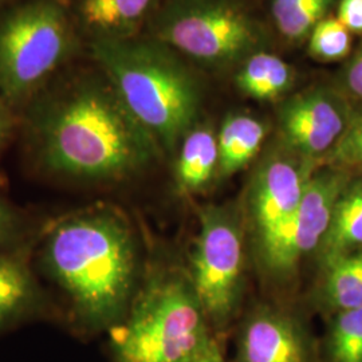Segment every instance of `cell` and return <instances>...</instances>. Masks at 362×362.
I'll return each mask as SVG.
<instances>
[{"label": "cell", "instance_id": "cell-17", "mask_svg": "<svg viewBox=\"0 0 362 362\" xmlns=\"http://www.w3.org/2000/svg\"><path fill=\"white\" fill-rule=\"evenodd\" d=\"M320 305L332 313L362 308V247L345 254L322 270Z\"/></svg>", "mask_w": 362, "mask_h": 362}, {"label": "cell", "instance_id": "cell-15", "mask_svg": "<svg viewBox=\"0 0 362 362\" xmlns=\"http://www.w3.org/2000/svg\"><path fill=\"white\" fill-rule=\"evenodd\" d=\"M156 0H81L79 15L95 38H132Z\"/></svg>", "mask_w": 362, "mask_h": 362}, {"label": "cell", "instance_id": "cell-14", "mask_svg": "<svg viewBox=\"0 0 362 362\" xmlns=\"http://www.w3.org/2000/svg\"><path fill=\"white\" fill-rule=\"evenodd\" d=\"M362 247V176H353L337 200L329 230L318 251L322 270L337 258Z\"/></svg>", "mask_w": 362, "mask_h": 362}, {"label": "cell", "instance_id": "cell-13", "mask_svg": "<svg viewBox=\"0 0 362 362\" xmlns=\"http://www.w3.org/2000/svg\"><path fill=\"white\" fill-rule=\"evenodd\" d=\"M219 169L218 134L209 127H196L182 139L175 165V185L181 196L207 191Z\"/></svg>", "mask_w": 362, "mask_h": 362}, {"label": "cell", "instance_id": "cell-24", "mask_svg": "<svg viewBox=\"0 0 362 362\" xmlns=\"http://www.w3.org/2000/svg\"><path fill=\"white\" fill-rule=\"evenodd\" d=\"M342 82L345 90L358 101H362V46L357 54L351 58L349 65L346 66Z\"/></svg>", "mask_w": 362, "mask_h": 362}, {"label": "cell", "instance_id": "cell-6", "mask_svg": "<svg viewBox=\"0 0 362 362\" xmlns=\"http://www.w3.org/2000/svg\"><path fill=\"white\" fill-rule=\"evenodd\" d=\"M199 220L188 272L212 330L224 332L236 320L245 293L246 223L233 204H209Z\"/></svg>", "mask_w": 362, "mask_h": 362}, {"label": "cell", "instance_id": "cell-8", "mask_svg": "<svg viewBox=\"0 0 362 362\" xmlns=\"http://www.w3.org/2000/svg\"><path fill=\"white\" fill-rule=\"evenodd\" d=\"M320 167L279 143L262 158L246 194L245 223L259 259L296 212L308 181Z\"/></svg>", "mask_w": 362, "mask_h": 362}, {"label": "cell", "instance_id": "cell-22", "mask_svg": "<svg viewBox=\"0 0 362 362\" xmlns=\"http://www.w3.org/2000/svg\"><path fill=\"white\" fill-rule=\"evenodd\" d=\"M321 165L341 169L351 176H362V113H353L349 125Z\"/></svg>", "mask_w": 362, "mask_h": 362}, {"label": "cell", "instance_id": "cell-5", "mask_svg": "<svg viewBox=\"0 0 362 362\" xmlns=\"http://www.w3.org/2000/svg\"><path fill=\"white\" fill-rule=\"evenodd\" d=\"M77 39L65 6L33 0L0 21V98L11 106L34 98L76 50Z\"/></svg>", "mask_w": 362, "mask_h": 362}, {"label": "cell", "instance_id": "cell-1", "mask_svg": "<svg viewBox=\"0 0 362 362\" xmlns=\"http://www.w3.org/2000/svg\"><path fill=\"white\" fill-rule=\"evenodd\" d=\"M26 125L39 168L73 182L129 180L163 152L106 77L79 76L38 93Z\"/></svg>", "mask_w": 362, "mask_h": 362}, {"label": "cell", "instance_id": "cell-2", "mask_svg": "<svg viewBox=\"0 0 362 362\" xmlns=\"http://www.w3.org/2000/svg\"><path fill=\"white\" fill-rule=\"evenodd\" d=\"M38 262L65 300L69 324L83 336L109 333L121 322L145 270L133 226L109 204L50 223L39 238Z\"/></svg>", "mask_w": 362, "mask_h": 362}, {"label": "cell", "instance_id": "cell-9", "mask_svg": "<svg viewBox=\"0 0 362 362\" xmlns=\"http://www.w3.org/2000/svg\"><path fill=\"white\" fill-rule=\"evenodd\" d=\"M353 176L341 169L320 165L314 170L293 216L259 259L276 279L296 274L300 262L315 255L329 230L337 200Z\"/></svg>", "mask_w": 362, "mask_h": 362}, {"label": "cell", "instance_id": "cell-25", "mask_svg": "<svg viewBox=\"0 0 362 362\" xmlns=\"http://www.w3.org/2000/svg\"><path fill=\"white\" fill-rule=\"evenodd\" d=\"M337 19L350 33L362 34V0H341Z\"/></svg>", "mask_w": 362, "mask_h": 362}, {"label": "cell", "instance_id": "cell-23", "mask_svg": "<svg viewBox=\"0 0 362 362\" xmlns=\"http://www.w3.org/2000/svg\"><path fill=\"white\" fill-rule=\"evenodd\" d=\"M26 216L0 188V252L30 245Z\"/></svg>", "mask_w": 362, "mask_h": 362}, {"label": "cell", "instance_id": "cell-26", "mask_svg": "<svg viewBox=\"0 0 362 362\" xmlns=\"http://www.w3.org/2000/svg\"><path fill=\"white\" fill-rule=\"evenodd\" d=\"M15 115H13V106L0 98V152L4 148L7 140L10 139V134L15 128Z\"/></svg>", "mask_w": 362, "mask_h": 362}, {"label": "cell", "instance_id": "cell-12", "mask_svg": "<svg viewBox=\"0 0 362 362\" xmlns=\"http://www.w3.org/2000/svg\"><path fill=\"white\" fill-rule=\"evenodd\" d=\"M33 243L0 252V334L52 313L31 267Z\"/></svg>", "mask_w": 362, "mask_h": 362}, {"label": "cell", "instance_id": "cell-16", "mask_svg": "<svg viewBox=\"0 0 362 362\" xmlns=\"http://www.w3.org/2000/svg\"><path fill=\"white\" fill-rule=\"evenodd\" d=\"M267 127L255 117L235 113L224 118L218 133V176L227 179L246 168L264 143Z\"/></svg>", "mask_w": 362, "mask_h": 362}, {"label": "cell", "instance_id": "cell-18", "mask_svg": "<svg viewBox=\"0 0 362 362\" xmlns=\"http://www.w3.org/2000/svg\"><path fill=\"white\" fill-rule=\"evenodd\" d=\"M294 69L272 54L250 55L236 76V86L257 101H274L291 89Z\"/></svg>", "mask_w": 362, "mask_h": 362}, {"label": "cell", "instance_id": "cell-7", "mask_svg": "<svg viewBox=\"0 0 362 362\" xmlns=\"http://www.w3.org/2000/svg\"><path fill=\"white\" fill-rule=\"evenodd\" d=\"M155 39L203 65L228 66L248 58L258 30L226 0H168L153 21Z\"/></svg>", "mask_w": 362, "mask_h": 362}, {"label": "cell", "instance_id": "cell-3", "mask_svg": "<svg viewBox=\"0 0 362 362\" xmlns=\"http://www.w3.org/2000/svg\"><path fill=\"white\" fill-rule=\"evenodd\" d=\"M91 55L161 151L175 152L194 127L200 89L173 50L157 39L95 38Z\"/></svg>", "mask_w": 362, "mask_h": 362}, {"label": "cell", "instance_id": "cell-27", "mask_svg": "<svg viewBox=\"0 0 362 362\" xmlns=\"http://www.w3.org/2000/svg\"><path fill=\"white\" fill-rule=\"evenodd\" d=\"M189 362H227L221 349L219 338L215 336L204 349Z\"/></svg>", "mask_w": 362, "mask_h": 362}, {"label": "cell", "instance_id": "cell-20", "mask_svg": "<svg viewBox=\"0 0 362 362\" xmlns=\"http://www.w3.org/2000/svg\"><path fill=\"white\" fill-rule=\"evenodd\" d=\"M325 351L327 362H362V308L334 314Z\"/></svg>", "mask_w": 362, "mask_h": 362}, {"label": "cell", "instance_id": "cell-11", "mask_svg": "<svg viewBox=\"0 0 362 362\" xmlns=\"http://www.w3.org/2000/svg\"><path fill=\"white\" fill-rule=\"evenodd\" d=\"M306 325L290 311L259 305L242 321L233 362H318Z\"/></svg>", "mask_w": 362, "mask_h": 362}, {"label": "cell", "instance_id": "cell-19", "mask_svg": "<svg viewBox=\"0 0 362 362\" xmlns=\"http://www.w3.org/2000/svg\"><path fill=\"white\" fill-rule=\"evenodd\" d=\"M333 0H272L278 31L288 40L308 38L329 11Z\"/></svg>", "mask_w": 362, "mask_h": 362}, {"label": "cell", "instance_id": "cell-10", "mask_svg": "<svg viewBox=\"0 0 362 362\" xmlns=\"http://www.w3.org/2000/svg\"><path fill=\"white\" fill-rule=\"evenodd\" d=\"M351 115L345 100L333 91L300 93L286 100L278 110L281 143L321 165L345 133Z\"/></svg>", "mask_w": 362, "mask_h": 362}, {"label": "cell", "instance_id": "cell-4", "mask_svg": "<svg viewBox=\"0 0 362 362\" xmlns=\"http://www.w3.org/2000/svg\"><path fill=\"white\" fill-rule=\"evenodd\" d=\"M109 336L113 362H189L215 333L189 272L156 263L144 270L129 309Z\"/></svg>", "mask_w": 362, "mask_h": 362}, {"label": "cell", "instance_id": "cell-21", "mask_svg": "<svg viewBox=\"0 0 362 362\" xmlns=\"http://www.w3.org/2000/svg\"><path fill=\"white\" fill-rule=\"evenodd\" d=\"M350 46L349 30L334 18H325L311 31L309 52L320 61L342 59L349 54Z\"/></svg>", "mask_w": 362, "mask_h": 362}]
</instances>
